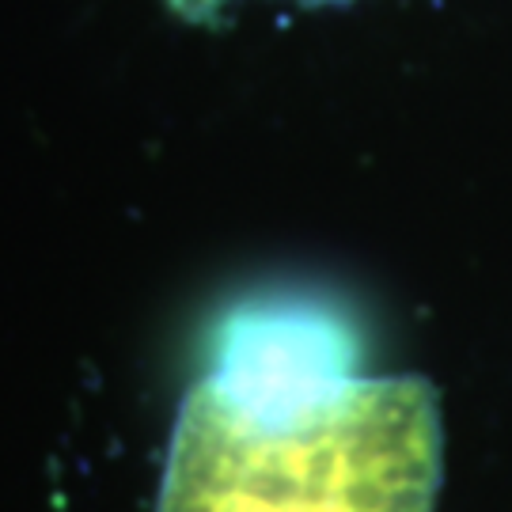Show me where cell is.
Here are the masks:
<instances>
[{
    "label": "cell",
    "instance_id": "cell-1",
    "mask_svg": "<svg viewBox=\"0 0 512 512\" xmlns=\"http://www.w3.org/2000/svg\"><path fill=\"white\" fill-rule=\"evenodd\" d=\"M361 353L323 300L236 304L179 406L156 512H433L437 391L368 376Z\"/></svg>",
    "mask_w": 512,
    "mask_h": 512
}]
</instances>
